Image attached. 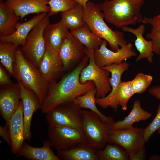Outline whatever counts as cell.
Masks as SVG:
<instances>
[{
    "instance_id": "cell-1",
    "label": "cell",
    "mask_w": 160,
    "mask_h": 160,
    "mask_svg": "<svg viewBox=\"0 0 160 160\" xmlns=\"http://www.w3.org/2000/svg\"><path fill=\"white\" fill-rule=\"evenodd\" d=\"M89 61V57L86 55L75 69L59 81L54 80L49 82L47 94L41 108L43 113H46L57 105L73 100L95 87L92 81L84 84L80 82L81 73Z\"/></svg>"
},
{
    "instance_id": "cell-2",
    "label": "cell",
    "mask_w": 160,
    "mask_h": 160,
    "mask_svg": "<svg viewBox=\"0 0 160 160\" xmlns=\"http://www.w3.org/2000/svg\"><path fill=\"white\" fill-rule=\"evenodd\" d=\"M144 0H105L100 4L104 18L118 28L142 22Z\"/></svg>"
},
{
    "instance_id": "cell-3",
    "label": "cell",
    "mask_w": 160,
    "mask_h": 160,
    "mask_svg": "<svg viewBox=\"0 0 160 160\" xmlns=\"http://www.w3.org/2000/svg\"><path fill=\"white\" fill-rule=\"evenodd\" d=\"M100 5L89 1L84 7V18L90 30L109 43L112 50L117 51L127 44L123 32L113 31L107 25L101 12Z\"/></svg>"
},
{
    "instance_id": "cell-4",
    "label": "cell",
    "mask_w": 160,
    "mask_h": 160,
    "mask_svg": "<svg viewBox=\"0 0 160 160\" xmlns=\"http://www.w3.org/2000/svg\"><path fill=\"white\" fill-rule=\"evenodd\" d=\"M13 70L14 76L36 93L42 105L47 94L49 82L43 77L38 68L24 57L21 50L16 51Z\"/></svg>"
},
{
    "instance_id": "cell-5",
    "label": "cell",
    "mask_w": 160,
    "mask_h": 160,
    "mask_svg": "<svg viewBox=\"0 0 160 160\" xmlns=\"http://www.w3.org/2000/svg\"><path fill=\"white\" fill-rule=\"evenodd\" d=\"M95 50L85 47V53L89 58V63L82 70L79 77L81 84H84L89 81L95 83L96 89V98L105 97L111 91L110 83V73L97 65L94 58Z\"/></svg>"
},
{
    "instance_id": "cell-6",
    "label": "cell",
    "mask_w": 160,
    "mask_h": 160,
    "mask_svg": "<svg viewBox=\"0 0 160 160\" xmlns=\"http://www.w3.org/2000/svg\"><path fill=\"white\" fill-rule=\"evenodd\" d=\"M49 127H71L81 128L83 120L81 108L73 100L60 104L46 113Z\"/></svg>"
},
{
    "instance_id": "cell-7",
    "label": "cell",
    "mask_w": 160,
    "mask_h": 160,
    "mask_svg": "<svg viewBox=\"0 0 160 160\" xmlns=\"http://www.w3.org/2000/svg\"><path fill=\"white\" fill-rule=\"evenodd\" d=\"M144 129L136 127L126 129H110L107 143L116 144L122 147L128 154L130 160L145 147Z\"/></svg>"
},
{
    "instance_id": "cell-8",
    "label": "cell",
    "mask_w": 160,
    "mask_h": 160,
    "mask_svg": "<svg viewBox=\"0 0 160 160\" xmlns=\"http://www.w3.org/2000/svg\"><path fill=\"white\" fill-rule=\"evenodd\" d=\"M49 17L47 14L33 27L27 36L25 45L21 49L24 57L38 68L46 48L43 32L45 27L50 23Z\"/></svg>"
},
{
    "instance_id": "cell-9",
    "label": "cell",
    "mask_w": 160,
    "mask_h": 160,
    "mask_svg": "<svg viewBox=\"0 0 160 160\" xmlns=\"http://www.w3.org/2000/svg\"><path fill=\"white\" fill-rule=\"evenodd\" d=\"M47 141L57 150H68L79 143L89 142L81 128L71 127H49Z\"/></svg>"
},
{
    "instance_id": "cell-10",
    "label": "cell",
    "mask_w": 160,
    "mask_h": 160,
    "mask_svg": "<svg viewBox=\"0 0 160 160\" xmlns=\"http://www.w3.org/2000/svg\"><path fill=\"white\" fill-rule=\"evenodd\" d=\"M82 112L81 128L89 143L98 150L103 149L107 143L109 124L103 123L100 116L91 110H82Z\"/></svg>"
},
{
    "instance_id": "cell-11",
    "label": "cell",
    "mask_w": 160,
    "mask_h": 160,
    "mask_svg": "<svg viewBox=\"0 0 160 160\" xmlns=\"http://www.w3.org/2000/svg\"><path fill=\"white\" fill-rule=\"evenodd\" d=\"M108 42L103 40L99 48L95 50L94 58L95 63L101 67L113 64H119L127 58L135 56L137 53L132 49L133 45L129 42L114 51L107 47Z\"/></svg>"
},
{
    "instance_id": "cell-12",
    "label": "cell",
    "mask_w": 160,
    "mask_h": 160,
    "mask_svg": "<svg viewBox=\"0 0 160 160\" xmlns=\"http://www.w3.org/2000/svg\"><path fill=\"white\" fill-rule=\"evenodd\" d=\"M129 64L124 61L119 64H113L102 67L111 73L110 83L111 87V92L105 97L96 98V104L100 107L106 108L110 107L117 111L119 105L116 101V94L119 85L122 81L121 77L123 73L127 71Z\"/></svg>"
},
{
    "instance_id": "cell-13",
    "label": "cell",
    "mask_w": 160,
    "mask_h": 160,
    "mask_svg": "<svg viewBox=\"0 0 160 160\" xmlns=\"http://www.w3.org/2000/svg\"><path fill=\"white\" fill-rule=\"evenodd\" d=\"M20 88V98L23 104V112L25 140L30 141L31 134V122L34 113L41 108V105L39 99L33 91L26 88L19 80H17Z\"/></svg>"
},
{
    "instance_id": "cell-14",
    "label": "cell",
    "mask_w": 160,
    "mask_h": 160,
    "mask_svg": "<svg viewBox=\"0 0 160 160\" xmlns=\"http://www.w3.org/2000/svg\"><path fill=\"white\" fill-rule=\"evenodd\" d=\"M20 88L18 83L2 85L0 90V110L7 125L17 110L20 101Z\"/></svg>"
},
{
    "instance_id": "cell-15",
    "label": "cell",
    "mask_w": 160,
    "mask_h": 160,
    "mask_svg": "<svg viewBox=\"0 0 160 160\" xmlns=\"http://www.w3.org/2000/svg\"><path fill=\"white\" fill-rule=\"evenodd\" d=\"M85 46L69 32L63 41L59 55L62 61L64 70L67 69L73 63L85 56Z\"/></svg>"
},
{
    "instance_id": "cell-16",
    "label": "cell",
    "mask_w": 160,
    "mask_h": 160,
    "mask_svg": "<svg viewBox=\"0 0 160 160\" xmlns=\"http://www.w3.org/2000/svg\"><path fill=\"white\" fill-rule=\"evenodd\" d=\"M50 0H6L5 5L12 9L22 19L27 15L33 13H48Z\"/></svg>"
},
{
    "instance_id": "cell-17",
    "label": "cell",
    "mask_w": 160,
    "mask_h": 160,
    "mask_svg": "<svg viewBox=\"0 0 160 160\" xmlns=\"http://www.w3.org/2000/svg\"><path fill=\"white\" fill-rule=\"evenodd\" d=\"M8 126L12 142L11 151L16 154L20 150L25 140L23 104L21 100L17 110L9 120Z\"/></svg>"
},
{
    "instance_id": "cell-18",
    "label": "cell",
    "mask_w": 160,
    "mask_h": 160,
    "mask_svg": "<svg viewBox=\"0 0 160 160\" xmlns=\"http://www.w3.org/2000/svg\"><path fill=\"white\" fill-rule=\"evenodd\" d=\"M69 29L63 21L47 25L44 28L43 36L47 47L58 54L60 46L69 33Z\"/></svg>"
},
{
    "instance_id": "cell-19",
    "label": "cell",
    "mask_w": 160,
    "mask_h": 160,
    "mask_svg": "<svg viewBox=\"0 0 160 160\" xmlns=\"http://www.w3.org/2000/svg\"><path fill=\"white\" fill-rule=\"evenodd\" d=\"M38 68L43 77L49 82L55 80L56 78L64 70L59 54L47 47Z\"/></svg>"
},
{
    "instance_id": "cell-20",
    "label": "cell",
    "mask_w": 160,
    "mask_h": 160,
    "mask_svg": "<svg viewBox=\"0 0 160 160\" xmlns=\"http://www.w3.org/2000/svg\"><path fill=\"white\" fill-rule=\"evenodd\" d=\"M98 150L89 142L78 144L72 148L57 150V156L63 160H99Z\"/></svg>"
},
{
    "instance_id": "cell-21",
    "label": "cell",
    "mask_w": 160,
    "mask_h": 160,
    "mask_svg": "<svg viewBox=\"0 0 160 160\" xmlns=\"http://www.w3.org/2000/svg\"><path fill=\"white\" fill-rule=\"evenodd\" d=\"M48 13L42 12L33 16L24 23L19 22L16 25V30L11 35L7 36H0V42L13 43L22 47L25 45L28 35L33 27L41 20L46 16Z\"/></svg>"
},
{
    "instance_id": "cell-22",
    "label": "cell",
    "mask_w": 160,
    "mask_h": 160,
    "mask_svg": "<svg viewBox=\"0 0 160 160\" xmlns=\"http://www.w3.org/2000/svg\"><path fill=\"white\" fill-rule=\"evenodd\" d=\"M122 29L123 31L131 33L136 36V39L134 41L135 45L139 54L136 58V62L146 58L149 63H152L153 55V43L151 40L147 41L143 36L145 30V25H141L135 29L124 26Z\"/></svg>"
},
{
    "instance_id": "cell-23",
    "label": "cell",
    "mask_w": 160,
    "mask_h": 160,
    "mask_svg": "<svg viewBox=\"0 0 160 160\" xmlns=\"http://www.w3.org/2000/svg\"><path fill=\"white\" fill-rule=\"evenodd\" d=\"M41 147L31 146L24 141L19 151L16 154L17 157H23L32 160H61L51 149L47 140L43 143Z\"/></svg>"
},
{
    "instance_id": "cell-24",
    "label": "cell",
    "mask_w": 160,
    "mask_h": 160,
    "mask_svg": "<svg viewBox=\"0 0 160 160\" xmlns=\"http://www.w3.org/2000/svg\"><path fill=\"white\" fill-rule=\"evenodd\" d=\"M152 116L151 113L141 108L139 100H136L134 102L132 108L128 115L122 120L114 122L112 124L109 125V127L110 129L113 130L128 129L132 127L135 123L145 121Z\"/></svg>"
},
{
    "instance_id": "cell-25",
    "label": "cell",
    "mask_w": 160,
    "mask_h": 160,
    "mask_svg": "<svg viewBox=\"0 0 160 160\" xmlns=\"http://www.w3.org/2000/svg\"><path fill=\"white\" fill-rule=\"evenodd\" d=\"M21 19L15 12L0 0V36H7L13 34L16 25Z\"/></svg>"
},
{
    "instance_id": "cell-26",
    "label": "cell",
    "mask_w": 160,
    "mask_h": 160,
    "mask_svg": "<svg viewBox=\"0 0 160 160\" xmlns=\"http://www.w3.org/2000/svg\"><path fill=\"white\" fill-rule=\"evenodd\" d=\"M96 89L95 87L89 90L85 94L76 97L73 100V101L81 108L89 109L97 113L103 123L108 124H111L114 122L113 118L110 116L104 115L99 110L96 106Z\"/></svg>"
},
{
    "instance_id": "cell-27",
    "label": "cell",
    "mask_w": 160,
    "mask_h": 160,
    "mask_svg": "<svg viewBox=\"0 0 160 160\" xmlns=\"http://www.w3.org/2000/svg\"><path fill=\"white\" fill-rule=\"evenodd\" d=\"M70 32L88 49L95 50L99 48L104 40L93 33L86 23L81 27L71 31Z\"/></svg>"
},
{
    "instance_id": "cell-28",
    "label": "cell",
    "mask_w": 160,
    "mask_h": 160,
    "mask_svg": "<svg viewBox=\"0 0 160 160\" xmlns=\"http://www.w3.org/2000/svg\"><path fill=\"white\" fill-rule=\"evenodd\" d=\"M84 7L78 4L74 7L62 12L61 19L71 31L78 29L85 23L84 18Z\"/></svg>"
},
{
    "instance_id": "cell-29",
    "label": "cell",
    "mask_w": 160,
    "mask_h": 160,
    "mask_svg": "<svg viewBox=\"0 0 160 160\" xmlns=\"http://www.w3.org/2000/svg\"><path fill=\"white\" fill-rule=\"evenodd\" d=\"M18 46L9 42L0 43L1 64L9 74L14 76L13 65L15 60V54Z\"/></svg>"
},
{
    "instance_id": "cell-30",
    "label": "cell",
    "mask_w": 160,
    "mask_h": 160,
    "mask_svg": "<svg viewBox=\"0 0 160 160\" xmlns=\"http://www.w3.org/2000/svg\"><path fill=\"white\" fill-rule=\"evenodd\" d=\"M142 22L151 25V31L147 34V37L152 41L153 52L160 54V14L152 17H145Z\"/></svg>"
},
{
    "instance_id": "cell-31",
    "label": "cell",
    "mask_w": 160,
    "mask_h": 160,
    "mask_svg": "<svg viewBox=\"0 0 160 160\" xmlns=\"http://www.w3.org/2000/svg\"><path fill=\"white\" fill-rule=\"evenodd\" d=\"M99 160H129L130 158L121 147L116 144L107 143L104 148L98 150Z\"/></svg>"
},
{
    "instance_id": "cell-32",
    "label": "cell",
    "mask_w": 160,
    "mask_h": 160,
    "mask_svg": "<svg viewBox=\"0 0 160 160\" xmlns=\"http://www.w3.org/2000/svg\"><path fill=\"white\" fill-rule=\"evenodd\" d=\"M134 94L130 81H122L117 92V104L121 106L123 110H126L128 101Z\"/></svg>"
},
{
    "instance_id": "cell-33",
    "label": "cell",
    "mask_w": 160,
    "mask_h": 160,
    "mask_svg": "<svg viewBox=\"0 0 160 160\" xmlns=\"http://www.w3.org/2000/svg\"><path fill=\"white\" fill-rule=\"evenodd\" d=\"M152 76L139 73L135 78L130 81L132 87L135 94H140L145 92L151 83Z\"/></svg>"
},
{
    "instance_id": "cell-34",
    "label": "cell",
    "mask_w": 160,
    "mask_h": 160,
    "mask_svg": "<svg viewBox=\"0 0 160 160\" xmlns=\"http://www.w3.org/2000/svg\"><path fill=\"white\" fill-rule=\"evenodd\" d=\"M78 4L71 0H50L48 4L50 9L48 15L50 16L64 12L74 7Z\"/></svg>"
},
{
    "instance_id": "cell-35",
    "label": "cell",
    "mask_w": 160,
    "mask_h": 160,
    "mask_svg": "<svg viewBox=\"0 0 160 160\" xmlns=\"http://www.w3.org/2000/svg\"><path fill=\"white\" fill-rule=\"evenodd\" d=\"M160 128V100L156 114L152 121L144 129L143 138L145 142H147L150 137Z\"/></svg>"
},
{
    "instance_id": "cell-36",
    "label": "cell",
    "mask_w": 160,
    "mask_h": 160,
    "mask_svg": "<svg viewBox=\"0 0 160 160\" xmlns=\"http://www.w3.org/2000/svg\"><path fill=\"white\" fill-rule=\"evenodd\" d=\"M0 136L11 147L12 142L8 125L0 126Z\"/></svg>"
},
{
    "instance_id": "cell-37",
    "label": "cell",
    "mask_w": 160,
    "mask_h": 160,
    "mask_svg": "<svg viewBox=\"0 0 160 160\" xmlns=\"http://www.w3.org/2000/svg\"><path fill=\"white\" fill-rule=\"evenodd\" d=\"M14 84L10 80L2 65L0 66V84L1 86Z\"/></svg>"
},
{
    "instance_id": "cell-38",
    "label": "cell",
    "mask_w": 160,
    "mask_h": 160,
    "mask_svg": "<svg viewBox=\"0 0 160 160\" xmlns=\"http://www.w3.org/2000/svg\"><path fill=\"white\" fill-rule=\"evenodd\" d=\"M149 94L160 100V85L154 86L148 90ZM158 132L160 134V128L158 130Z\"/></svg>"
},
{
    "instance_id": "cell-39",
    "label": "cell",
    "mask_w": 160,
    "mask_h": 160,
    "mask_svg": "<svg viewBox=\"0 0 160 160\" xmlns=\"http://www.w3.org/2000/svg\"><path fill=\"white\" fill-rule=\"evenodd\" d=\"M145 147L141 149L132 158L133 160H144L146 158Z\"/></svg>"
},
{
    "instance_id": "cell-40",
    "label": "cell",
    "mask_w": 160,
    "mask_h": 160,
    "mask_svg": "<svg viewBox=\"0 0 160 160\" xmlns=\"http://www.w3.org/2000/svg\"><path fill=\"white\" fill-rule=\"evenodd\" d=\"M76 2L77 3L81 5L84 8L86 7L87 3L89 0H71Z\"/></svg>"
}]
</instances>
